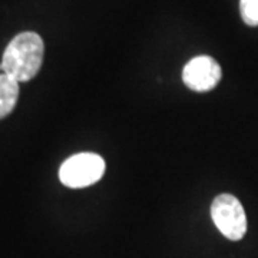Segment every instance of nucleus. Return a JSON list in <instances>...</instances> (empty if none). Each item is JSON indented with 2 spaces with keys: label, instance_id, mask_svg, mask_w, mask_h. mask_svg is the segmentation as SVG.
I'll use <instances>...</instances> for the list:
<instances>
[{
  "label": "nucleus",
  "instance_id": "4",
  "mask_svg": "<svg viewBox=\"0 0 258 258\" xmlns=\"http://www.w3.org/2000/svg\"><path fill=\"white\" fill-rule=\"evenodd\" d=\"M220 63L211 56H197L184 66L182 81L195 92H207L214 89L221 81Z\"/></svg>",
  "mask_w": 258,
  "mask_h": 258
},
{
  "label": "nucleus",
  "instance_id": "3",
  "mask_svg": "<svg viewBox=\"0 0 258 258\" xmlns=\"http://www.w3.org/2000/svg\"><path fill=\"white\" fill-rule=\"evenodd\" d=\"M211 217L215 227L228 240H242L247 232L245 211L240 201L231 194H221L212 201Z\"/></svg>",
  "mask_w": 258,
  "mask_h": 258
},
{
  "label": "nucleus",
  "instance_id": "1",
  "mask_svg": "<svg viewBox=\"0 0 258 258\" xmlns=\"http://www.w3.org/2000/svg\"><path fill=\"white\" fill-rule=\"evenodd\" d=\"M45 56L42 37L35 32H22L6 47L0 69L18 82H28L40 71Z\"/></svg>",
  "mask_w": 258,
  "mask_h": 258
},
{
  "label": "nucleus",
  "instance_id": "5",
  "mask_svg": "<svg viewBox=\"0 0 258 258\" xmlns=\"http://www.w3.org/2000/svg\"><path fill=\"white\" fill-rule=\"evenodd\" d=\"M19 98V82L6 74L0 75V119L15 109Z\"/></svg>",
  "mask_w": 258,
  "mask_h": 258
},
{
  "label": "nucleus",
  "instance_id": "2",
  "mask_svg": "<svg viewBox=\"0 0 258 258\" xmlns=\"http://www.w3.org/2000/svg\"><path fill=\"white\" fill-rule=\"evenodd\" d=\"M105 161L98 154L83 152L64 161L59 169V178L69 188H85L98 182L105 174Z\"/></svg>",
  "mask_w": 258,
  "mask_h": 258
},
{
  "label": "nucleus",
  "instance_id": "6",
  "mask_svg": "<svg viewBox=\"0 0 258 258\" xmlns=\"http://www.w3.org/2000/svg\"><path fill=\"white\" fill-rule=\"evenodd\" d=\"M240 12L248 26H258V0H240Z\"/></svg>",
  "mask_w": 258,
  "mask_h": 258
}]
</instances>
